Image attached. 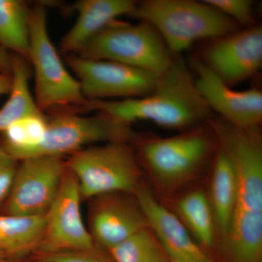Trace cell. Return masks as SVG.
I'll use <instances>...</instances> for the list:
<instances>
[{
	"label": "cell",
	"instance_id": "obj_21",
	"mask_svg": "<svg viewBox=\"0 0 262 262\" xmlns=\"http://www.w3.org/2000/svg\"><path fill=\"white\" fill-rule=\"evenodd\" d=\"M31 8L21 0H0V46L29 61Z\"/></svg>",
	"mask_w": 262,
	"mask_h": 262
},
{
	"label": "cell",
	"instance_id": "obj_15",
	"mask_svg": "<svg viewBox=\"0 0 262 262\" xmlns=\"http://www.w3.org/2000/svg\"><path fill=\"white\" fill-rule=\"evenodd\" d=\"M135 195L148 225L170 262H213L171 210L161 203L143 181Z\"/></svg>",
	"mask_w": 262,
	"mask_h": 262
},
{
	"label": "cell",
	"instance_id": "obj_28",
	"mask_svg": "<svg viewBox=\"0 0 262 262\" xmlns=\"http://www.w3.org/2000/svg\"><path fill=\"white\" fill-rule=\"evenodd\" d=\"M0 262H13L10 261V260H8V258H5L4 256H1L0 255Z\"/></svg>",
	"mask_w": 262,
	"mask_h": 262
},
{
	"label": "cell",
	"instance_id": "obj_4",
	"mask_svg": "<svg viewBox=\"0 0 262 262\" xmlns=\"http://www.w3.org/2000/svg\"><path fill=\"white\" fill-rule=\"evenodd\" d=\"M130 16L151 24L174 56L198 41L211 40L241 29L204 1L144 0L137 2Z\"/></svg>",
	"mask_w": 262,
	"mask_h": 262
},
{
	"label": "cell",
	"instance_id": "obj_6",
	"mask_svg": "<svg viewBox=\"0 0 262 262\" xmlns=\"http://www.w3.org/2000/svg\"><path fill=\"white\" fill-rule=\"evenodd\" d=\"M29 63L34 70V100L42 113L57 110L76 113L87 103L80 83L66 69L51 42L44 3L31 8Z\"/></svg>",
	"mask_w": 262,
	"mask_h": 262
},
{
	"label": "cell",
	"instance_id": "obj_18",
	"mask_svg": "<svg viewBox=\"0 0 262 262\" xmlns=\"http://www.w3.org/2000/svg\"><path fill=\"white\" fill-rule=\"evenodd\" d=\"M45 227L46 215L23 216L0 213V255L10 260L37 252Z\"/></svg>",
	"mask_w": 262,
	"mask_h": 262
},
{
	"label": "cell",
	"instance_id": "obj_22",
	"mask_svg": "<svg viewBox=\"0 0 262 262\" xmlns=\"http://www.w3.org/2000/svg\"><path fill=\"white\" fill-rule=\"evenodd\" d=\"M107 251L114 262H170L149 227L141 229Z\"/></svg>",
	"mask_w": 262,
	"mask_h": 262
},
{
	"label": "cell",
	"instance_id": "obj_7",
	"mask_svg": "<svg viewBox=\"0 0 262 262\" xmlns=\"http://www.w3.org/2000/svg\"><path fill=\"white\" fill-rule=\"evenodd\" d=\"M65 163L82 200L113 192L135 194L143 182L144 171L130 143L87 146L70 155Z\"/></svg>",
	"mask_w": 262,
	"mask_h": 262
},
{
	"label": "cell",
	"instance_id": "obj_11",
	"mask_svg": "<svg viewBox=\"0 0 262 262\" xmlns=\"http://www.w3.org/2000/svg\"><path fill=\"white\" fill-rule=\"evenodd\" d=\"M81 201L77 180L66 166L61 187L46 213L44 236L37 252L84 251L96 247L82 220Z\"/></svg>",
	"mask_w": 262,
	"mask_h": 262
},
{
	"label": "cell",
	"instance_id": "obj_3",
	"mask_svg": "<svg viewBox=\"0 0 262 262\" xmlns=\"http://www.w3.org/2000/svg\"><path fill=\"white\" fill-rule=\"evenodd\" d=\"M133 145L158 192L172 199L213 160L217 140L206 122L170 137L143 134Z\"/></svg>",
	"mask_w": 262,
	"mask_h": 262
},
{
	"label": "cell",
	"instance_id": "obj_27",
	"mask_svg": "<svg viewBox=\"0 0 262 262\" xmlns=\"http://www.w3.org/2000/svg\"><path fill=\"white\" fill-rule=\"evenodd\" d=\"M13 86L12 75L0 74V96L9 95Z\"/></svg>",
	"mask_w": 262,
	"mask_h": 262
},
{
	"label": "cell",
	"instance_id": "obj_14",
	"mask_svg": "<svg viewBox=\"0 0 262 262\" xmlns=\"http://www.w3.org/2000/svg\"><path fill=\"white\" fill-rule=\"evenodd\" d=\"M90 201L88 229L98 247L108 251L149 227L135 194L108 193Z\"/></svg>",
	"mask_w": 262,
	"mask_h": 262
},
{
	"label": "cell",
	"instance_id": "obj_19",
	"mask_svg": "<svg viewBox=\"0 0 262 262\" xmlns=\"http://www.w3.org/2000/svg\"><path fill=\"white\" fill-rule=\"evenodd\" d=\"M171 210L204 250L214 247L217 232L214 216L207 193L193 189L173 202Z\"/></svg>",
	"mask_w": 262,
	"mask_h": 262
},
{
	"label": "cell",
	"instance_id": "obj_29",
	"mask_svg": "<svg viewBox=\"0 0 262 262\" xmlns=\"http://www.w3.org/2000/svg\"><path fill=\"white\" fill-rule=\"evenodd\" d=\"M17 262H18V261H17Z\"/></svg>",
	"mask_w": 262,
	"mask_h": 262
},
{
	"label": "cell",
	"instance_id": "obj_25",
	"mask_svg": "<svg viewBox=\"0 0 262 262\" xmlns=\"http://www.w3.org/2000/svg\"><path fill=\"white\" fill-rule=\"evenodd\" d=\"M18 162L0 144V208L9 195Z\"/></svg>",
	"mask_w": 262,
	"mask_h": 262
},
{
	"label": "cell",
	"instance_id": "obj_5",
	"mask_svg": "<svg viewBox=\"0 0 262 262\" xmlns=\"http://www.w3.org/2000/svg\"><path fill=\"white\" fill-rule=\"evenodd\" d=\"M46 126L39 140L32 145L5 149L17 160L34 156L63 157L96 143L125 142L134 144L143 135L132 125L98 112L83 116L70 110L46 113Z\"/></svg>",
	"mask_w": 262,
	"mask_h": 262
},
{
	"label": "cell",
	"instance_id": "obj_9",
	"mask_svg": "<svg viewBox=\"0 0 262 262\" xmlns=\"http://www.w3.org/2000/svg\"><path fill=\"white\" fill-rule=\"evenodd\" d=\"M88 101H111L147 96L158 76L146 71L106 60H91L77 55L65 56Z\"/></svg>",
	"mask_w": 262,
	"mask_h": 262
},
{
	"label": "cell",
	"instance_id": "obj_16",
	"mask_svg": "<svg viewBox=\"0 0 262 262\" xmlns=\"http://www.w3.org/2000/svg\"><path fill=\"white\" fill-rule=\"evenodd\" d=\"M137 2L134 0H80L71 7L77 18L62 38L59 51L64 56L77 55L90 39L122 15H130Z\"/></svg>",
	"mask_w": 262,
	"mask_h": 262
},
{
	"label": "cell",
	"instance_id": "obj_17",
	"mask_svg": "<svg viewBox=\"0 0 262 262\" xmlns=\"http://www.w3.org/2000/svg\"><path fill=\"white\" fill-rule=\"evenodd\" d=\"M214 216L217 241L228 233L237 198V177L233 165L218 145L213 161L209 192L207 194Z\"/></svg>",
	"mask_w": 262,
	"mask_h": 262
},
{
	"label": "cell",
	"instance_id": "obj_26",
	"mask_svg": "<svg viewBox=\"0 0 262 262\" xmlns=\"http://www.w3.org/2000/svg\"><path fill=\"white\" fill-rule=\"evenodd\" d=\"M13 54L0 46V74L12 75Z\"/></svg>",
	"mask_w": 262,
	"mask_h": 262
},
{
	"label": "cell",
	"instance_id": "obj_23",
	"mask_svg": "<svg viewBox=\"0 0 262 262\" xmlns=\"http://www.w3.org/2000/svg\"><path fill=\"white\" fill-rule=\"evenodd\" d=\"M205 3L244 28L256 25L251 0H204Z\"/></svg>",
	"mask_w": 262,
	"mask_h": 262
},
{
	"label": "cell",
	"instance_id": "obj_24",
	"mask_svg": "<svg viewBox=\"0 0 262 262\" xmlns=\"http://www.w3.org/2000/svg\"><path fill=\"white\" fill-rule=\"evenodd\" d=\"M37 253L38 262H114L100 252L98 246L84 251Z\"/></svg>",
	"mask_w": 262,
	"mask_h": 262
},
{
	"label": "cell",
	"instance_id": "obj_1",
	"mask_svg": "<svg viewBox=\"0 0 262 262\" xmlns=\"http://www.w3.org/2000/svg\"><path fill=\"white\" fill-rule=\"evenodd\" d=\"M233 165L237 198L228 233L220 243L227 262L262 261L261 126H236L220 117L207 121Z\"/></svg>",
	"mask_w": 262,
	"mask_h": 262
},
{
	"label": "cell",
	"instance_id": "obj_13",
	"mask_svg": "<svg viewBox=\"0 0 262 262\" xmlns=\"http://www.w3.org/2000/svg\"><path fill=\"white\" fill-rule=\"evenodd\" d=\"M189 67L196 89L212 113L236 126H261L262 92L259 89H232L198 58H192Z\"/></svg>",
	"mask_w": 262,
	"mask_h": 262
},
{
	"label": "cell",
	"instance_id": "obj_10",
	"mask_svg": "<svg viewBox=\"0 0 262 262\" xmlns=\"http://www.w3.org/2000/svg\"><path fill=\"white\" fill-rule=\"evenodd\" d=\"M65 171L63 157L34 156L19 160L9 195L0 213L46 215L56 199Z\"/></svg>",
	"mask_w": 262,
	"mask_h": 262
},
{
	"label": "cell",
	"instance_id": "obj_12",
	"mask_svg": "<svg viewBox=\"0 0 262 262\" xmlns=\"http://www.w3.org/2000/svg\"><path fill=\"white\" fill-rule=\"evenodd\" d=\"M200 60L230 87L249 80L262 67V27L239 29L208 41Z\"/></svg>",
	"mask_w": 262,
	"mask_h": 262
},
{
	"label": "cell",
	"instance_id": "obj_8",
	"mask_svg": "<svg viewBox=\"0 0 262 262\" xmlns=\"http://www.w3.org/2000/svg\"><path fill=\"white\" fill-rule=\"evenodd\" d=\"M77 56L117 62L160 77L176 57L156 29L144 20L133 24L115 20L100 31Z\"/></svg>",
	"mask_w": 262,
	"mask_h": 262
},
{
	"label": "cell",
	"instance_id": "obj_2",
	"mask_svg": "<svg viewBox=\"0 0 262 262\" xmlns=\"http://www.w3.org/2000/svg\"><path fill=\"white\" fill-rule=\"evenodd\" d=\"M100 112L132 125L149 121L165 128L184 131L201 125L213 117L194 84L189 66L179 56L158 79L147 96L111 101H88L79 114Z\"/></svg>",
	"mask_w": 262,
	"mask_h": 262
},
{
	"label": "cell",
	"instance_id": "obj_20",
	"mask_svg": "<svg viewBox=\"0 0 262 262\" xmlns=\"http://www.w3.org/2000/svg\"><path fill=\"white\" fill-rule=\"evenodd\" d=\"M30 65L24 58L13 54L12 71L13 86L9 98L0 108V133L3 134L17 122L31 117L46 115L37 105L29 89Z\"/></svg>",
	"mask_w": 262,
	"mask_h": 262
}]
</instances>
